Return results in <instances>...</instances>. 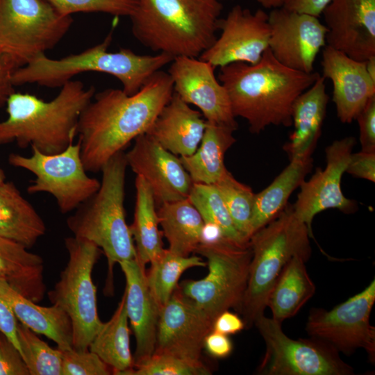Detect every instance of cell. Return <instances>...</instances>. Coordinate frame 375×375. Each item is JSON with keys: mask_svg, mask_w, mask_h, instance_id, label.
Segmentation results:
<instances>
[{"mask_svg": "<svg viewBox=\"0 0 375 375\" xmlns=\"http://www.w3.org/2000/svg\"><path fill=\"white\" fill-rule=\"evenodd\" d=\"M17 331L20 353L30 375H62V351L49 347L22 323Z\"/></svg>", "mask_w": 375, "mask_h": 375, "instance_id": "d590c367", "label": "cell"}, {"mask_svg": "<svg viewBox=\"0 0 375 375\" xmlns=\"http://www.w3.org/2000/svg\"><path fill=\"white\" fill-rule=\"evenodd\" d=\"M268 17L262 9L252 12L240 5L233 6L219 19L220 35L199 58L214 67L236 62L258 63L269 47Z\"/></svg>", "mask_w": 375, "mask_h": 375, "instance_id": "9a60e30c", "label": "cell"}, {"mask_svg": "<svg viewBox=\"0 0 375 375\" xmlns=\"http://www.w3.org/2000/svg\"><path fill=\"white\" fill-rule=\"evenodd\" d=\"M112 369L90 350L62 351V375H109Z\"/></svg>", "mask_w": 375, "mask_h": 375, "instance_id": "ab89813d", "label": "cell"}, {"mask_svg": "<svg viewBox=\"0 0 375 375\" xmlns=\"http://www.w3.org/2000/svg\"><path fill=\"white\" fill-rule=\"evenodd\" d=\"M234 131L230 127L206 121L202 140L195 152L179 157L193 183L214 185L228 172L224 156L236 141Z\"/></svg>", "mask_w": 375, "mask_h": 375, "instance_id": "83f0119b", "label": "cell"}, {"mask_svg": "<svg viewBox=\"0 0 375 375\" xmlns=\"http://www.w3.org/2000/svg\"><path fill=\"white\" fill-rule=\"evenodd\" d=\"M127 167L124 151L113 156L101 169L98 190L67 219V227L74 237L92 242L105 254L108 286L113 266L137 257L124 206Z\"/></svg>", "mask_w": 375, "mask_h": 375, "instance_id": "8992f818", "label": "cell"}, {"mask_svg": "<svg viewBox=\"0 0 375 375\" xmlns=\"http://www.w3.org/2000/svg\"><path fill=\"white\" fill-rule=\"evenodd\" d=\"M130 331L125 293L112 317L103 323L89 346L112 370L113 374L127 375L133 368L130 349Z\"/></svg>", "mask_w": 375, "mask_h": 375, "instance_id": "1f68e13d", "label": "cell"}, {"mask_svg": "<svg viewBox=\"0 0 375 375\" xmlns=\"http://www.w3.org/2000/svg\"><path fill=\"white\" fill-rule=\"evenodd\" d=\"M31 149V156L11 153L8 162L35 176L27 188L29 194H51L62 213L73 212L99 188L100 181L87 174L78 142L55 154H45Z\"/></svg>", "mask_w": 375, "mask_h": 375, "instance_id": "8fae6325", "label": "cell"}, {"mask_svg": "<svg viewBox=\"0 0 375 375\" xmlns=\"http://www.w3.org/2000/svg\"><path fill=\"white\" fill-rule=\"evenodd\" d=\"M157 214L168 249L181 256L194 253L203 240L205 222L190 199L164 203Z\"/></svg>", "mask_w": 375, "mask_h": 375, "instance_id": "4dcf8cb0", "label": "cell"}, {"mask_svg": "<svg viewBox=\"0 0 375 375\" xmlns=\"http://www.w3.org/2000/svg\"><path fill=\"white\" fill-rule=\"evenodd\" d=\"M135 205L133 224L129 226L137 258L145 266L164 251L158 217L152 192L147 182L136 176Z\"/></svg>", "mask_w": 375, "mask_h": 375, "instance_id": "d6a6232c", "label": "cell"}, {"mask_svg": "<svg viewBox=\"0 0 375 375\" xmlns=\"http://www.w3.org/2000/svg\"><path fill=\"white\" fill-rule=\"evenodd\" d=\"M265 343V353L259 366L265 375H351L352 367L338 351L325 342L294 340L283 331L281 324L261 315L255 322Z\"/></svg>", "mask_w": 375, "mask_h": 375, "instance_id": "7c38bea8", "label": "cell"}, {"mask_svg": "<svg viewBox=\"0 0 375 375\" xmlns=\"http://www.w3.org/2000/svg\"><path fill=\"white\" fill-rule=\"evenodd\" d=\"M62 15L76 12H103L115 16H130L137 0H48Z\"/></svg>", "mask_w": 375, "mask_h": 375, "instance_id": "f35d334b", "label": "cell"}, {"mask_svg": "<svg viewBox=\"0 0 375 375\" xmlns=\"http://www.w3.org/2000/svg\"><path fill=\"white\" fill-rule=\"evenodd\" d=\"M0 296L11 306L15 316L35 333L53 340L61 351L73 348L72 326L66 312L56 305L42 306L24 297L0 279Z\"/></svg>", "mask_w": 375, "mask_h": 375, "instance_id": "d4e9b609", "label": "cell"}, {"mask_svg": "<svg viewBox=\"0 0 375 375\" xmlns=\"http://www.w3.org/2000/svg\"><path fill=\"white\" fill-rule=\"evenodd\" d=\"M119 265L126 279V309L135 338L134 366L154 353L161 306L148 285L145 266L137 257Z\"/></svg>", "mask_w": 375, "mask_h": 375, "instance_id": "7402d4cb", "label": "cell"}, {"mask_svg": "<svg viewBox=\"0 0 375 375\" xmlns=\"http://www.w3.org/2000/svg\"><path fill=\"white\" fill-rule=\"evenodd\" d=\"M128 167L149 185L156 204L188 198L193 181L180 158L147 133L125 153Z\"/></svg>", "mask_w": 375, "mask_h": 375, "instance_id": "ac0fdd59", "label": "cell"}, {"mask_svg": "<svg viewBox=\"0 0 375 375\" xmlns=\"http://www.w3.org/2000/svg\"><path fill=\"white\" fill-rule=\"evenodd\" d=\"M0 375H30L19 350L0 333Z\"/></svg>", "mask_w": 375, "mask_h": 375, "instance_id": "60d3db41", "label": "cell"}, {"mask_svg": "<svg viewBox=\"0 0 375 375\" xmlns=\"http://www.w3.org/2000/svg\"><path fill=\"white\" fill-rule=\"evenodd\" d=\"M312 167V157L292 158L270 185L255 194L251 217L252 235L276 218L286 208L290 196L300 186Z\"/></svg>", "mask_w": 375, "mask_h": 375, "instance_id": "f1b7e54d", "label": "cell"}, {"mask_svg": "<svg viewBox=\"0 0 375 375\" xmlns=\"http://www.w3.org/2000/svg\"><path fill=\"white\" fill-rule=\"evenodd\" d=\"M206 258L208 274L177 286L181 295L212 321L223 311L238 309L247 288L252 257L250 244L226 238L201 242L195 252Z\"/></svg>", "mask_w": 375, "mask_h": 375, "instance_id": "ba28073f", "label": "cell"}, {"mask_svg": "<svg viewBox=\"0 0 375 375\" xmlns=\"http://www.w3.org/2000/svg\"><path fill=\"white\" fill-rule=\"evenodd\" d=\"M222 10L218 0H137L131 31L158 53L199 58L217 38Z\"/></svg>", "mask_w": 375, "mask_h": 375, "instance_id": "277c9868", "label": "cell"}, {"mask_svg": "<svg viewBox=\"0 0 375 375\" xmlns=\"http://www.w3.org/2000/svg\"><path fill=\"white\" fill-rule=\"evenodd\" d=\"M307 260L298 255L292 257L269 294L266 306L272 318L281 324L294 316L315 294L316 288L308 273Z\"/></svg>", "mask_w": 375, "mask_h": 375, "instance_id": "f546056e", "label": "cell"}, {"mask_svg": "<svg viewBox=\"0 0 375 375\" xmlns=\"http://www.w3.org/2000/svg\"><path fill=\"white\" fill-rule=\"evenodd\" d=\"M307 226L287 206L271 222L250 238L252 257L247 288L238 310L249 327L264 315L269 294L281 272L295 256L311 255Z\"/></svg>", "mask_w": 375, "mask_h": 375, "instance_id": "52a82bcc", "label": "cell"}, {"mask_svg": "<svg viewBox=\"0 0 375 375\" xmlns=\"http://www.w3.org/2000/svg\"><path fill=\"white\" fill-rule=\"evenodd\" d=\"M365 62V68L371 79L375 82V56L370 58Z\"/></svg>", "mask_w": 375, "mask_h": 375, "instance_id": "f907efd6", "label": "cell"}, {"mask_svg": "<svg viewBox=\"0 0 375 375\" xmlns=\"http://www.w3.org/2000/svg\"><path fill=\"white\" fill-rule=\"evenodd\" d=\"M211 371L202 362H194L168 353H153L135 365L127 375H208Z\"/></svg>", "mask_w": 375, "mask_h": 375, "instance_id": "74e56055", "label": "cell"}, {"mask_svg": "<svg viewBox=\"0 0 375 375\" xmlns=\"http://www.w3.org/2000/svg\"><path fill=\"white\" fill-rule=\"evenodd\" d=\"M168 69L175 92L200 110L206 121L237 130L226 88L215 77L214 67L199 58L176 57Z\"/></svg>", "mask_w": 375, "mask_h": 375, "instance_id": "e0dca14e", "label": "cell"}, {"mask_svg": "<svg viewBox=\"0 0 375 375\" xmlns=\"http://www.w3.org/2000/svg\"><path fill=\"white\" fill-rule=\"evenodd\" d=\"M213 321L174 290L161 306L154 353H168L194 362L200 360Z\"/></svg>", "mask_w": 375, "mask_h": 375, "instance_id": "d6986e66", "label": "cell"}, {"mask_svg": "<svg viewBox=\"0 0 375 375\" xmlns=\"http://www.w3.org/2000/svg\"><path fill=\"white\" fill-rule=\"evenodd\" d=\"M45 232L44 220L16 185L0 183V236L30 249Z\"/></svg>", "mask_w": 375, "mask_h": 375, "instance_id": "4316f807", "label": "cell"}, {"mask_svg": "<svg viewBox=\"0 0 375 375\" xmlns=\"http://www.w3.org/2000/svg\"><path fill=\"white\" fill-rule=\"evenodd\" d=\"M147 273L148 285L158 303L162 306L171 298L178 286L182 274L194 267H206V262L197 256H181L164 249L151 262Z\"/></svg>", "mask_w": 375, "mask_h": 375, "instance_id": "836d02e7", "label": "cell"}, {"mask_svg": "<svg viewBox=\"0 0 375 375\" xmlns=\"http://www.w3.org/2000/svg\"><path fill=\"white\" fill-rule=\"evenodd\" d=\"M23 244L0 236V279L38 303L44 299V260Z\"/></svg>", "mask_w": 375, "mask_h": 375, "instance_id": "484cf974", "label": "cell"}, {"mask_svg": "<svg viewBox=\"0 0 375 375\" xmlns=\"http://www.w3.org/2000/svg\"><path fill=\"white\" fill-rule=\"evenodd\" d=\"M319 76L283 65L268 48L255 65L236 62L221 67L218 80L234 116L246 119L249 131L258 134L271 125L291 126L294 101Z\"/></svg>", "mask_w": 375, "mask_h": 375, "instance_id": "7a4b0ae2", "label": "cell"}, {"mask_svg": "<svg viewBox=\"0 0 375 375\" xmlns=\"http://www.w3.org/2000/svg\"><path fill=\"white\" fill-rule=\"evenodd\" d=\"M18 67L10 56L0 52V108L6 103L9 96L15 92L12 75Z\"/></svg>", "mask_w": 375, "mask_h": 375, "instance_id": "f6af8a7d", "label": "cell"}, {"mask_svg": "<svg viewBox=\"0 0 375 375\" xmlns=\"http://www.w3.org/2000/svg\"><path fill=\"white\" fill-rule=\"evenodd\" d=\"M203 348L214 358H223L233 351V343L228 335L211 331L205 338Z\"/></svg>", "mask_w": 375, "mask_h": 375, "instance_id": "bcb514c9", "label": "cell"}, {"mask_svg": "<svg viewBox=\"0 0 375 375\" xmlns=\"http://www.w3.org/2000/svg\"><path fill=\"white\" fill-rule=\"evenodd\" d=\"M375 302V279L360 292L333 308H312L306 330L312 338L347 355L357 349L365 350L375 360V328L369 322Z\"/></svg>", "mask_w": 375, "mask_h": 375, "instance_id": "4fadbf2b", "label": "cell"}, {"mask_svg": "<svg viewBox=\"0 0 375 375\" xmlns=\"http://www.w3.org/2000/svg\"><path fill=\"white\" fill-rule=\"evenodd\" d=\"M245 327V323L240 317L227 310L215 317L212 331L228 335L239 333Z\"/></svg>", "mask_w": 375, "mask_h": 375, "instance_id": "7dc6e473", "label": "cell"}, {"mask_svg": "<svg viewBox=\"0 0 375 375\" xmlns=\"http://www.w3.org/2000/svg\"><path fill=\"white\" fill-rule=\"evenodd\" d=\"M218 1H222V0H218Z\"/></svg>", "mask_w": 375, "mask_h": 375, "instance_id": "f5cc1de1", "label": "cell"}, {"mask_svg": "<svg viewBox=\"0 0 375 375\" xmlns=\"http://www.w3.org/2000/svg\"><path fill=\"white\" fill-rule=\"evenodd\" d=\"M214 185L221 194L236 228L250 240L255 193L250 187L237 181L229 172Z\"/></svg>", "mask_w": 375, "mask_h": 375, "instance_id": "8d00e7d4", "label": "cell"}, {"mask_svg": "<svg viewBox=\"0 0 375 375\" xmlns=\"http://www.w3.org/2000/svg\"><path fill=\"white\" fill-rule=\"evenodd\" d=\"M328 99L325 78L319 74L315 83L294 101L292 108L294 130L283 146L290 160L311 157L322 133Z\"/></svg>", "mask_w": 375, "mask_h": 375, "instance_id": "cb8c5ba5", "label": "cell"}, {"mask_svg": "<svg viewBox=\"0 0 375 375\" xmlns=\"http://www.w3.org/2000/svg\"><path fill=\"white\" fill-rule=\"evenodd\" d=\"M263 8L274 9L283 6L285 0H256Z\"/></svg>", "mask_w": 375, "mask_h": 375, "instance_id": "681fc988", "label": "cell"}, {"mask_svg": "<svg viewBox=\"0 0 375 375\" xmlns=\"http://www.w3.org/2000/svg\"><path fill=\"white\" fill-rule=\"evenodd\" d=\"M356 119L360 129L361 151L375 152V97L369 99Z\"/></svg>", "mask_w": 375, "mask_h": 375, "instance_id": "b9f144b4", "label": "cell"}, {"mask_svg": "<svg viewBox=\"0 0 375 375\" xmlns=\"http://www.w3.org/2000/svg\"><path fill=\"white\" fill-rule=\"evenodd\" d=\"M6 176L3 171L0 168V183L5 181Z\"/></svg>", "mask_w": 375, "mask_h": 375, "instance_id": "816d5d0a", "label": "cell"}, {"mask_svg": "<svg viewBox=\"0 0 375 375\" xmlns=\"http://www.w3.org/2000/svg\"><path fill=\"white\" fill-rule=\"evenodd\" d=\"M268 16V48L274 57L289 68L313 72L315 58L326 46V26L318 17L283 7L272 9Z\"/></svg>", "mask_w": 375, "mask_h": 375, "instance_id": "2e32d148", "label": "cell"}, {"mask_svg": "<svg viewBox=\"0 0 375 375\" xmlns=\"http://www.w3.org/2000/svg\"><path fill=\"white\" fill-rule=\"evenodd\" d=\"M322 14L326 45L358 61L375 56V0H331Z\"/></svg>", "mask_w": 375, "mask_h": 375, "instance_id": "ffe728a7", "label": "cell"}, {"mask_svg": "<svg viewBox=\"0 0 375 375\" xmlns=\"http://www.w3.org/2000/svg\"><path fill=\"white\" fill-rule=\"evenodd\" d=\"M206 126L202 114L174 92L146 133L172 153L188 156L198 148Z\"/></svg>", "mask_w": 375, "mask_h": 375, "instance_id": "603a6c76", "label": "cell"}, {"mask_svg": "<svg viewBox=\"0 0 375 375\" xmlns=\"http://www.w3.org/2000/svg\"><path fill=\"white\" fill-rule=\"evenodd\" d=\"M174 93L167 72H155L132 95L109 88L95 93L77 126L81 156L87 172H101L116 153L146 133Z\"/></svg>", "mask_w": 375, "mask_h": 375, "instance_id": "6da1fadb", "label": "cell"}, {"mask_svg": "<svg viewBox=\"0 0 375 375\" xmlns=\"http://www.w3.org/2000/svg\"><path fill=\"white\" fill-rule=\"evenodd\" d=\"M18 322L11 306L0 296V333L6 337L20 352Z\"/></svg>", "mask_w": 375, "mask_h": 375, "instance_id": "ee69618b", "label": "cell"}, {"mask_svg": "<svg viewBox=\"0 0 375 375\" xmlns=\"http://www.w3.org/2000/svg\"><path fill=\"white\" fill-rule=\"evenodd\" d=\"M331 0H285L282 7L298 13L319 17Z\"/></svg>", "mask_w": 375, "mask_h": 375, "instance_id": "c3c4849f", "label": "cell"}, {"mask_svg": "<svg viewBox=\"0 0 375 375\" xmlns=\"http://www.w3.org/2000/svg\"><path fill=\"white\" fill-rule=\"evenodd\" d=\"M321 65L322 76L333 85V101L339 119L344 124L351 123L375 97V82L367 72L365 62L326 45Z\"/></svg>", "mask_w": 375, "mask_h": 375, "instance_id": "44dd1931", "label": "cell"}, {"mask_svg": "<svg viewBox=\"0 0 375 375\" xmlns=\"http://www.w3.org/2000/svg\"><path fill=\"white\" fill-rule=\"evenodd\" d=\"M112 30L99 44L79 53L60 59L40 54L26 65L17 68L12 75L14 86L36 83L47 88L62 87L83 72H97L117 78L128 95L138 92L147 81L173 58L167 54L138 55L129 49L108 51Z\"/></svg>", "mask_w": 375, "mask_h": 375, "instance_id": "5b68a950", "label": "cell"}, {"mask_svg": "<svg viewBox=\"0 0 375 375\" xmlns=\"http://www.w3.org/2000/svg\"><path fill=\"white\" fill-rule=\"evenodd\" d=\"M94 94V86L72 80L49 101L12 92L6 103L8 118L0 122V145L15 141L21 148L30 146L45 154L64 151L74 142L79 117Z\"/></svg>", "mask_w": 375, "mask_h": 375, "instance_id": "3957f363", "label": "cell"}, {"mask_svg": "<svg viewBox=\"0 0 375 375\" xmlns=\"http://www.w3.org/2000/svg\"><path fill=\"white\" fill-rule=\"evenodd\" d=\"M188 199L205 224L217 228L224 237L233 242L248 245L250 240L236 228L224 201L214 185L193 183Z\"/></svg>", "mask_w": 375, "mask_h": 375, "instance_id": "e575fe53", "label": "cell"}, {"mask_svg": "<svg viewBox=\"0 0 375 375\" xmlns=\"http://www.w3.org/2000/svg\"><path fill=\"white\" fill-rule=\"evenodd\" d=\"M72 23L48 0H0V52L22 67L53 49Z\"/></svg>", "mask_w": 375, "mask_h": 375, "instance_id": "30bf717a", "label": "cell"}, {"mask_svg": "<svg viewBox=\"0 0 375 375\" xmlns=\"http://www.w3.org/2000/svg\"><path fill=\"white\" fill-rule=\"evenodd\" d=\"M356 142L352 136L335 140L326 148L325 168H318L308 181L304 180L299 186L300 192L292 206V210L307 226L312 238V222L319 212L335 208L344 213H352L357 209L356 201L347 198L341 189L342 177Z\"/></svg>", "mask_w": 375, "mask_h": 375, "instance_id": "5bb4252c", "label": "cell"}, {"mask_svg": "<svg viewBox=\"0 0 375 375\" xmlns=\"http://www.w3.org/2000/svg\"><path fill=\"white\" fill-rule=\"evenodd\" d=\"M65 246L67 263L48 297L71 320L73 348L88 350L103 324L98 315L97 290L92 276L102 251L92 242L74 236L66 238Z\"/></svg>", "mask_w": 375, "mask_h": 375, "instance_id": "9c48e42d", "label": "cell"}, {"mask_svg": "<svg viewBox=\"0 0 375 375\" xmlns=\"http://www.w3.org/2000/svg\"><path fill=\"white\" fill-rule=\"evenodd\" d=\"M354 177L375 182V152L351 153L346 172Z\"/></svg>", "mask_w": 375, "mask_h": 375, "instance_id": "7bdbcfd3", "label": "cell"}]
</instances>
